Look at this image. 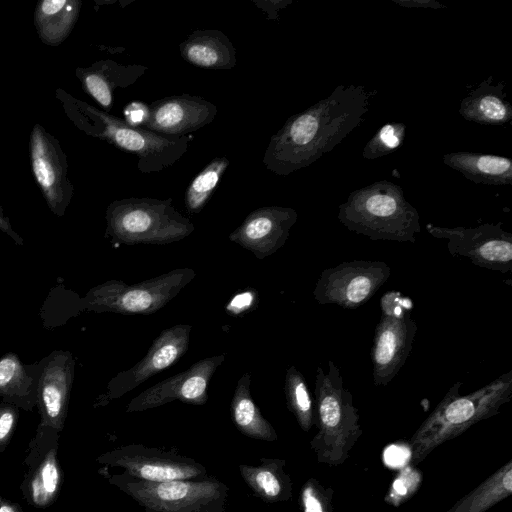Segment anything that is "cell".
Instances as JSON below:
<instances>
[{
  "instance_id": "cell-16",
  "label": "cell",
  "mask_w": 512,
  "mask_h": 512,
  "mask_svg": "<svg viewBox=\"0 0 512 512\" xmlns=\"http://www.w3.org/2000/svg\"><path fill=\"white\" fill-rule=\"evenodd\" d=\"M297 218L296 210L290 207H260L249 213L228 238L263 260L284 246Z\"/></svg>"
},
{
  "instance_id": "cell-9",
  "label": "cell",
  "mask_w": 512,
  "mask_h": 512,
  "mask_svg": "<svg viewBox=\"0 0 512 512\" xmlns=\"http://www.w3.org/2000/svg\"><path fill=\"white\" fill-rule=\"evenodd\" d=\"M381 317L371 348L372 375L376 386L388 385L405 364L417 333L407 299L388 291L380 300Z\"/></svg>"
},
{
  "instance_id": "cell-40",
  "label": "cell",
  "mask_w": 512,
  "mask_h": 512,
  "mask_svg": "<svg viewBox=\"0 0 512 512\" xmlns=\"http://www.w3.org/2000/svg\"><path fill=\"white\" fill-rule=\"evenodd\" d=\"M0 230L8 234L18 245H24V240L13 230L9 218L0 206Z\"/></svg>"
},
{
  "instance_id": "cell-5",
  "label": "cell",
  "mask_w": 512,
  "mask_h": 512,
  "mask_svg": "<svg viewBox=\"0 0 512 512\" xmlns=\"http://www.w3.org/2000/svg\"><path fill=\"white\" fill-rule=\"evenodd\" d=\"M106 236L114 244L166 245L188 237L195 226L173 205L172 198H124L105 213Z\"/></svg>"
},
{
  "instance_id": "cell-8",
  "label": "cell",
  "mask_w": 512,
  "mask_h": 512,
  "mask_svg": "<svg viewBox=\"0 0 512 512\" xmlns=\"http://www.w3.org/2000/svg\"><path fill=\"white\" fill-rule=\"evenodd\" d=\"M195 276L191 268H176L136 284L109 280L87 292L82 308L97 313L150 315L175 298Z\"/></svg>"
},
{
  "instance_id": "cell-6",
  "label": "cell",
  "mask_w": 512,
  "mask_h": 512,
  "mask_svg": "<svg viewBox=\"0 0 512 512\" xmlns=\"http://www.w3.org/2000/svg\"><path fill=\"white\" fill-rule=\"evenodd\" d=\"M314 394L315 422L319 430L311 442L312 447L319 461L338 464L361 435V427L353 396L332 360L328 361L327 371L317 367Z\"/></svg>"
},
{
  "instance_id": "cell-2",
  "label": "cell",
  "mask_w": 512,
  "mask_h": 512,
  "mask_svg": "<svg viewBox=\"0 0 512 512\" xmlns=\"http://www.w3.org/2000/svg\"><path fill=\"white\" fill-rule=\"evenodd\" d=\"M56 98L61 102L66 116L79 130L121 151L134 154L137 168L142 173L159 172L172 166L189 148L190 138L187 135L166 136L133 127L62 89H57Z\"/></svg>"
},
{
  "instance_id": "cell-25",
  "label": "cell",
  "mask_w": 512,
  "mask_h": 512,
  "mask_svg": "<svg viewBox=\"0 0 512 512\" xmlns=\"http://www.w3.org/2000/svg\"><path fill=\"white\" fill-rule=\"evenodd\" d=\"M81 1L43 0L37 3L34 23L42 42L56 46L73 29L80 13Z\"/></svg>"
},
{
  "instance_id": "cell-26",
  "label": "cell",
  "mask_w": 512,
  "mask_h": 512,
  "mask_svg": "<svg viewBox=\"0 0 512 512\" xmlns=\"http://www.w3.org/2000/svg\"><path fill=\"white\" fill-rule=\"evenodd\" d=\"M39 363L23 364L12 352L0 357V396L14 400L37 397Z\"/></svg>"
},
{
  "instance_id": "cell-13",
  "label": "cell",
  "mask_w": 512,
  "mask_h": 512,
  "mask_svg": "<svg viewBox=\"0 0 512 512\" xmlns=\"http://www.w3.org/2000/svg\"><path fill=\"white\" fill-rule=\"evenodd\" d=\"M29 149L32 172L48 207L55 215L63 216L74 193L65 153L40 124L32 129Z\"/></svg>"
},
{
  "instance_id": "cell-41",
  "label": "cell",
  "mask_w": 512,
  "mask_h": 512,
  "mask_svg": "<svg viewBox=\"0 0 512 512\" xmlns=\"http://www.w3.org/2000/svg\"><path fill=\"white\" fill-rule=\"evenodd\" d=\"M32 491H33V498L37 503H43L46 498L47 494L45 490L43 489V486L41 485V482L39 479H35L32 483Z\"/></svg>"
},
{
  "instance_id": "cell-1",
  "label": "cell",
  "mask_w": 512,
  "mask_h": 512,
  "mask_svg": "<svg viewBox=\"0 0 512 512\" xmlns=\"http://www.w3.org/2000/svg\"><path fill=\"white\" fill-rule=\"evenodd\" d=\"M369 98L362 85L336 86L329 96L287 119L270 138L263 164L278 176L308 167L360 125Z\"/></svg>"
},
{
  "instance_id": "cell-29",
  "label": "cell",
  "mask_w": 512,
  "mask_h": 512,
  "mask_svg": "<svg viewBox=\"0 0 512 512\" xmlns=\"http://www.w3.org/2000/svg\"><path fill=\"white\" fill-rule=\"evenodd\" d=\"M229 166L226 157H217L211 160L188 185L184 204L191 214L199 213L206 205L224 172Z\"/></svg>"
},
{
  "instance_id": "cell-7",
  "label": "cell",
  "mask_w": 512,
  "mask_h": 512,
  "mask_svg": "<svg viewBox=\"0 0 512 512\" xmlns=\"http://www.w3.org/2000/svg\"><path fill=\"white\" fill-rule=\"evenodd\" d=\"M111 482L145 512H225L229 494L216 477L150 482L123 473Z\"/></svg>"
},
{
  "instance_id": "cell-37",
  "label": "cell",
  "mask_w": 512,
  "mask_h": 512,
  "mask_svg": "<svg viewBox=\"0 0 512 512\" xmlns=\"http://www.w3.org/2000/svg\"><path fill=\"white\" fill-rule=\"evenodd\" d=\"M15 419L16 414L12 406L0 407V441L9 435L14 426Z\"/></svg>"
},
{
  "instance_id": "cell-24",
  "label": "cell",
  "mask_w": 512,
  "mask_h": 512,
  "mask_svg": "<svg viewBox=\"0 0 512 512\" xmlns=\"http://www.w3.org/2000/svg\"><path fill=\"white\" fill-rule=\"evenodd\" d=\"M251 374L245 372L238 380L231 400V417L236 428L245 436L263 441H275L278 436L255 404L251 391Z\"/></svg>"
},
{
  "instance_id": "cell-19",
  "label": "cell",
  "mask_w": 512,
  "mask_h": 512,
  "mask_svg": "<svg viewBox=\"0 0 512 512\" xmlns=\"http://www.w3.org/2000/svg\"><path fill=\"white\" fill-rule=\"evenodd\" d=\"M148 67L141 64H119L113 60H100L88 67L76 69L83 90L108 112L113 106L116 89L134 84Z\"/></svg>"
},
{
  "instance_id": "cell-31",
  "label": "cell",
  "mask_w": 512,
  "mask_h": 512,
  "mask_svg": "<svg viewBox=\"0 0 512 512\" xmlns=\"http://www.w3.org/2000/svg\"><path fill=\"white\" fill-rule=\"evenodd\" d=\"M301 504L303 512H331L328 496L314 479L308 480L303 485Z\"/></svg>"
},
{
  "instance_id": "cell-27",
  "label": "cell",
  "mask_w": 512,
  "mask_h": 512,
  "mask_svg": "<svg viewBox=\"0 0 512 512\" xmlns=\"http://www.w3.org/2000/svg\"><path fill=\"white\" fill-rule=\"evenodd\" d=\"M512 491V464L509 462L448 512H484L510 495Z\"/></svg>"
},
{
  "instance_id": "cell-28",
  "label": "cell",
  "mask_w": 512,
  "mask_h": 512,
  "mask_svg": "<svg viewBox=\"0 0 512 512\" xmlns=\"http://www.w3.org/2000/svg\"><path fill=\"white\" fill-rule=\"evenodd\" d=\"M284 392L288 409L302 430L309 431L315 423V402L305 377L294 365L286 370Z\"/></svg>"
},
{
  "instance_id": "cell-35",
  "label": "cell",
  "mask_w": 512,
  "mask_h": 512,
  "mask_svg": "<svg viewBox=\"0 0 512 512\" xmlns=\"http://www.w3.org/2000/svg\"><path fill=\"white\" fill-rule=\"evenodd\" d=\"M411 458V451L409 448L402 445H390L383 453V460L386 465L392 468L403 467Z\"/></svg>"
},
{
  "instance_id": "cell-14",
  "label": "cell",
  "mask_w": 512,
  "mask_h": 512,
  "mask_svg": "<svg viewBox=\"0 0 512 512\" xmlns=\"http://www.w3.org/2000/svg\"><path fill=\"white\" fill-rule=\"evenodd\" d=\"M225 358V353L203 358L187 370L156 383L134 397L125 412H143L175 400L204 405L208 399L209 382Z\"/></svg>"
},
{
  "instance_id": "cell-10",
  "label": "cell",
  "mask_w": 512,
  "mask_h": 512,
  "mask_svg": "<svg viewBox=\"0 0 512 512\" xmlns=\"http://www.w3.org/2000/svg\"><path fill=\"white\" fill-rule=\"evenodd\" d=\"M390 275L391 268L384 261H345L321 272L313 296L321 305L356 309L370 300Z\"/></svg>"
},
{
  "instance_id": "cell-30",
  "label": "cell",
  "mask_w": 512,
  "mask_h": 512,
  "mask_svg": "<svg viewBox=\"0 0 512 512\" xmlns=\"http://www.w3.org/2000/svg\"><path fill=\"white\" fill-rule=\"evenodd\" d=\"M406 135V126L401 122H392L382 126L367 142L363 157L374 160L391 153L401 146Z\"/></svg>"
},
{
  "instance_id": "cell-36",
  "label": "cell",
  "mask_w": 512,
  "mask_h": 512,
  "mask_svg": "<svg viewBox=\"0 0 512 512\" xmlns=\"http://www.w3.org/2000/svg\"><path fill=\"white\" fill-rule=\"evenodd\" d=\"M58 470L52 460H48L41 470V485L47 495H51L56 491L58 484Z\"/></svg>"
},
{
  "instance_id": "cell-15",
  "label": "cell",
  "mask_w": 512,
  "mask_h": 512,
  "mask_svg": "<svg viewBox=\"0 0 512 512\" xmlns=\"http://www.w3.org/2000/svg\"><path fill=\"white\" fill-rule=\"evenodd\" d=\"M191 329L190 324H176L164 329L140 361L111 379L103 395L104 402L122 397L150 377L174 365L188 350Z\"/></svg>"
},
{
  "instance_id": "cell-39",
  "label": "cell",
  "mask_w": 512,
  "mask_h": 512,
  "mask_svg": "<svg viewBox=\"0 0 512 512\" xmlns=\"http://www.w3.org/2000/svg\"><path fill=\"white\" fill-rule=\"evenodd\" d=\"M393 3L405 8H433L439 9L445 7L434 0H392Z\"/></svg>"
},
{
  "instance_id": "cell-12",
  "label": "cell",
  "mask_w": 512,
  "mask_h": 512,
  "mask_svg": "<svg viewBox=\"0 0 512 512\" xmlns=\"http://www.w3.org/2000/svg\"><path fill=\"white\" fill-rule=\"evenodd\" d=\"M110 464L124 469V473L150 482L190 480L207 477L204 465L174 450L129 444L111 452Z\"/></svg>"
},
{
  "instance_id": "cell-42",
  "label": "cell",
  "mask_w": 512,
  "mask_h": 512,
  "mask_svg": "<svg viewBox=\"0 0 512 512\" xmlns=\"http://www.w3.org/2000/svg\"><path fill=\"white\" fill-rule=\"evenodd\" d=\"M0 512H14V510L9 506L4 505L0 507Z\"/></svg>"
},
{
  "instance_id": "cell-22",
  "label": "cell",
  "mask_w": 512,
  "mask_h": 512,
  "mask_svg": "<svg viewBox=\"0 0 512 512\" xmlns=\"http://www.w3.org/2000/svg\"><path fill=\"white\" fill-rule=\"evenodd\" d=\"M443 162L476 184H512V161L507 157L460 151L445 154Z\"/></svg>"
},
{
  "instance_id": "cell-11",
  "label": "cell",
  "mask_w": 512,
  "mask_h": 512,
  "mask_svg": "<svg viewBox=\"0 0 512 512\" xmlns=\"http://www.w3.org/2000/svg\"><path fill=\"white\" fill-rule=\"evenodd\" d=\"M426 230L446 240L448 252L454 257H466L478 267L501 273L512 271V234L501 223L453 228L427 224Z\"/></svg>"
},
{
  "instance_id": "cell-33",
  "label": "cell",
  "mask_w": 512,
  "mask_h": 512,
  "mask_svg": "<svg viewBox=\"0 0 512 512\" xmlns=\"http://www.w3.org/2000/svg\"><path fill=\"white\" fill-rule=\"evenodd\" d=\"M124 121L133 127L142 128L149 117V106L143 102H130L123 110Z\"/></svg>"
},
{
  "instance_id": "cell-34",
  "label": "cell",
  "mask_w": 512,
  "mask_h": 512,
  "mask_svg": "<svg viewBox=\"0 0 512 512\" xmlns=\"http://www.w3.org/2000/svg\"><path fill=\"white\" fill-rule=\"evenodd\" d=\"M257 291L254 289L242 291L236 294L227 304L226 310L232 315H240L250 310L257 301Z\"/></svg>"
},
{
  "instance_id": "cell-21",
  "label": "cell",
  "mask_w": 512,
  "mask_h": 512,
  "mask_svg": "<svg viewBox=\"0 0 512 512\" xmlns=\"http://www.w3.org/2000/svg\"><path fill=\"white\" fill-rule=\"evenodd\" d=\"M459 114L466 120L483 125H503L512 119V105L507 100L504 82L483 80L461 101Z\"/></svg>"
},
{
  "instance_id": "cell-17",
  "label": "cell",
  "mask_w": 512,
  "mask_h": 512,
  "mask_svg": "<svg viewBox=\"0 0 512 512\" xmlns=\"http://www.w3.org/2000/svg\"><path fill=\"white\" fill-rule=\"evenodd\" d=\"M143 129L166 136H184L213 122L217 107L212 102L188 94L152 102Z\"/></svg>"
},
{
  "instance_id": "cell-3",
  "label": "cell",
  "mask_w": 512,
  "mask_h": 512,
  "mask_svg": "<svg viewBox=\"0 0 512 512\" xmlns=\"http://www.w3.org/2000/svg\"><path fill=\"white\" fill-rule=\"evenodd\" d=\"M337 218L349 231L371 240L414 244L421 231L417 209L401 186L388 180L352 191L339 206Z\"/></svg>"
},
{
  "instance_id": "cell-38",
  "label": "cell",
  "mask_w": 512,
  "mask_h": 512,
  "mask_svg": "<svg viewBox=\"0 0 512 512\" xmlns=\"http://www.w3.org/2000/svg\"><path fill=\"white\" fill-rule=\"evenodd\" d=\"M259 8H261L264 12L267 13L268 19H276L278 17V12L285 8L287 5L291 4V0H260L253 1Z\"/></svg>"
},
{
  "instance_id": "cell-18",
  "label": "cell",
  "mask_w": 512,
  "mask_h": 512,
  "mask_svg": "<svg viewBox=\"0 0 512 512\" xmlns=\"http://www.w3.org/2000/svg\"><path fill=\"white\" fill-rule=\"evenodd\" d=\"M75 361L69 351L57 350L39 362L37 398L47 419L62 418L74 379Z\"/></svg>"
},
{
  "instance_id": "cell-4",
  "label": "cell",
  "mask_w": 512,
  "mask_h": 512,
  "mask_svg": "<svg viewBox=\"0 0 512 512\" xmlns=\"http://www.w3.org/2000/svg\"><path fill=\"white\" fill-rule=\"evenodd\" d=\"M462 381L455 382L411 439L412 461L419 462L439 444L473 424L498 413L512 396V370L478 390L461 396Z\"/></svg>"
},
{
  "instance_id": "cell-32",
  "label": "cell",
  "mask_w": 512,
  "mask_h": 512,
  "mask_svg": "<svg viewBox=\"0 0 512 512\" xmlns=\"http://www.w3.org/2000/svg\"><path fill=\"white\" fill-rule=\"evenodd\" d=\"M419 481L420 476L417 471L406 468L393 482L390 494L391 498L396 502L401 501L402 498H406L410 493L416 490Z\"/></svg>"
},
{
  "instance_id": "cell-23",
  "label": "cell",
  "mask_w": 512,
  "mask_h": 512,
  "mask_svg": "<svg viewBox=\"0 0 512 512\" xmlns=\"http://www.w3.org/2000/svg\"><path fill=\"white\" fill-rule=\"evenodd\" d=\"M284 467L282 459L261 458L257 465L240 464L239 472L258 498L276 503L289 499L292 493L291 479Z\"/></svg>"
},
{
  "instance_id": "cell-20",
  "label": "cell",
  "mask_w": 512,
  "mask_h": 512,
  "mask_svg": "<svg viewBox=\"0 0 512 512\" xmlns=\"http://www.w3.org/2000/svg\"><path fill=\"white\" fill-rule=\"evenodd\" d=\"M179 50L186 62L200 68L229 70L237 62L232 42L220 30H195L179 45Z\"/></svg>"
}]
</instances>
